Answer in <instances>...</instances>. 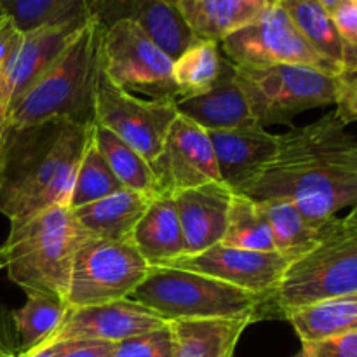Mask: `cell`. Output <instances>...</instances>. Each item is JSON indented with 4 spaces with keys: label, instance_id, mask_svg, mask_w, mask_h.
<instances>
[{
    "label": "cell",
    "instance_id": "obj_1",
    "mask_svg": "<svg viewBox=\"0 0 357 357\" xmlns=\"http://www.w3.org/2000/svg\"><path fill=\"white\" fill-rule=\"evenodd\" d=\"M237 194L288 199L310 222H326L357 204V138L337 112L279 135L272 162Z\"/></svg>",
    "mask_w": 357,
    "mask_h": 357
},
{
    "label": "cell",
    "instance_id": "obj_2",
    "mask_svg": "<svg viewBox=\"0 0 357 357\" xmlns=\"http://www.w3.org/2000/svg\"><path fill=\"white\" fill-rule=\"evenodd\" d=\"M93 124L70 119L21 128L7 124L0 166V213L13 222L54 206L70 208L73 181Z\"/></svg>",
    "mask_w": 357,
    "mask_h": 357
},
{
    "label": "cell",
    "instance_id": "obj_3",
    "mask_svg": "<svg viewBox=\"0 0 357 357\" xmlns=\"http://www.w3.org/2000/svg\"><path fill=\"white\" fill-rule=\"evenodd\" d=\"M87 237L91 236L66 206L13 220L0 244V271H6L26 295L66 302L73 257Z\"/></svg>",
    "mask_w": 357,
    "mask_h": 357
},
{
    "label": "cell",
    "instance_id": "obj_4",
    "mask_svg": "<svg viewBox=\"0 0 357 357\" xmlns=\"http://www.w3.org/2000/svg\"><path fill=\"white\" fill-rule=\"evenodd\" d=\"M103 30L89 16L54 63L10 105L7 124L21 128L51 119L93 124Z\"/></svg>",
    "mask_w": 357,
    "mask_h": 357
},
{
    "label": "cell",
    "instance_id": "obj_5",
    "mask_svg": "<svg viewBox=\"0 0 357 357\" xmlns=\"http://www.w3.org/2000/svg\"><path fill=\"white\" fill-rule=\"evenodd\" d=\"M129 298L149 307L162 319H211L251 314L261 319L265 298L211 275L152 265L145 281Z\"/></svg>",
    "mask_w": 357,
    "mask_h": 357
},
{
    "label": "cell",
    "instance_id": "obj_6",
    "mask_svg": "<svg viewBox=\"0 0 357 357\" xmlns=\"http://www.w3.org/2000/svg\"><path fill=\"white\" fill-rule=\"evenodd\" d=\"M234 77L261 128L291 124L296 115L337 101L338 75L310 66L234 65Z\"/></svg>",
    "mask_w": 357,
    "mask_h": 357
},
{
    "label": "cell",
    "instance_id": "obj_7",
    "mask_svg": "<svg viewBox=\"0 0 357 357\" xmlns=\"http://www.w3.org/2000/svg\"><path fill=\"white\" fill-rule=\"evenodd\" d=\"M357 293V236L338 230L300 260L293 261L275 291L265 300L264 317L282 316L296 307Z\"/></svg>",
    "mask_w": 357,
    "mask_h": 357
},
{
    "label": "cell",
    "instance_id": "obj_8",
    "mask_svg": "<svg viewBox=\"0 0 357 357\" xmlns=\"http://www.w3.org/2000/svg\"><path fill=\"white\" fill-rule=\"evenodd\" d=\"M149 268L131 241L87 237L73 257L66 305L77 309L129 298Z\"/></svg>",
    "mask_w": 357,
    "mask_h": 357
},
{
    "label": "cell",
    "instance_id": "obj_9",
    "mask_svg": "<svg viewBox=\"0 0 357 357\" xmlns=\"http://www.w3.org/2000/svg\"><path fill=\"white\" fill-rule=\"evenodd\" d=\"M101 68L115 86L152 100L176 98L173 59L132 21L121 20L103 30Z\"/></svg>",
    "mask_w": 357,
    "mask_h": 357
},
{
    "label": "cell",
    "instance_id": "obj_10",
    "mask_svg": "<svg viewBox=\"0 0 357 357\" xmlns=\"http://www.w3.org/2000/svg\"><path fill=\"white\" fill-rule=\"evenodd\" d=\"M178 117L174 98H138L115 86L103 68L94 93V124H100L142 153L152 166Z\"/></svg>",
    "mask_w": 357,
    "mask_h": 357
},
{
    "label": "cell",
    "instance_id": "obj_11",
    "mask_svg": "<svg viewBox=\"0 0 357 357\" xmlns=\"http://www.w3.org/2000/svg\"><path fill=\"white\" fill-rule=\"evenodd\" d=\"M220 49L232 65H300L340 75V70L309 44L279 3L257 21L227 35Z\"/></svg>",
    "mask_w": 357,
    "mask_h": 357
},
{
    "label": "cell",
    "instance_id": "obj_12",
    "mask_svg": "<svg viewBox=\"0 0 357 357\" xmlns=\"http://www.w3.org/2000/svg\"><path fill=\"white\" fill-rule=\"evenodd\" d=\"M164 265L211 275L267 300L284 278L291 260L278 251L241 250L220 243L202 253L180 257Z\"/></svg>",
    "mask_w": 357,
    "mask_h": 357
},
{
    "label": "cell",
    "instance_id": "obj_13",
    "mask_svg": "<svg viewBox=\"0 0 357 357\" xmlns=\"http://www.w3.org/2000/svg\"><path fill=\"white\" fill-rule=\"evenodd\" d=\"M152 169L160 194L173 195L220 180L209 132L183 115L174 119Z\"/></svg>",
    "mask_w": 357,
    "mask_h": 357
},
{
    "label": "cell",
    "instance_id": "obj_14",
    "mask_svg": "<svg viewBox=\"0 0 357 357\" xmlns=\"http://www.w3.org/2000/svg\"><path fill=\"white\" fill-rule=\"evenodd\" d=\"M167 321L132 298L101 305L77 307L66 312L56 333L45 344L66 340L119 342L166 326Z\"/></svg>",
    "mask_w": 357,
    "mask_h": 357
},
{
    "label": "cell",
    "instance_id": "obj_15",
    "mask_svg": "<svg viewBox=\"0 0 357 357\" xmlns=\"http://www.w3.org/2000/svg\"><path fill=\"white\" fill-rule=\"evenodd\" d=\"M86 9L103 28L121 20L132 21L173 61L201 40L188 28L176 3L169 0H87Z\"/></svg>",
    "mask_w": 357,
    "mask_h": 357
},
{
    "label": "cell",
    "instance_id": "obj_16",
    "mask_svg": "<svg viewBox=\"0 0 357 357\" xmlns=\"http://www.w3.org/2000/svg\"><path fill=\"white\" fill-rule=\"evenodd\" d=\"M208 132L220 180L236 194L272 162L279 149V135L258 124Z\"/></svg>",
    "mask_w": 357,
    "mask_h": 357
},
{
    "label": "cell",
    "instance_id": "obj_17",
    "mask_svg": "<svg viewBox=\"0 0 357 357\" xmlns=\"http://www.w3.org/2000/svg\"><path fill=\"white\" fill-rule=\"evenodd\" d=\"M234 190L222 180L173 194L185 239V255H197L223 241Z\"/></svg>",
    "mask_w": 357,
    "mask_h": 357
},
{
    "label": "cell",
    "instance_id": "obj_18",
    "mask_svg": "<svg viewBox=\"0 0 357 357\" xmlns=\"http://www.w3.org/2000/svg\"><path fill=\"white\" fill-rule=\"evenodd\" d=\"M87 20L89 16L75 17L23 33L20 47L6 72L10 105L37 82L38 77L54 63Z\"/></svg>",
    "mask_w": 357,
    "mask_h": 357
},
{
    "label": "cell",
    "instance_id": "obj_19",
    "mask_svg": "<svg viewBox=\"0 0 357 357\" xmlns=\"http://www.w3.org/2000/svg\"><path fill=\"white\" fill-rule=\"evenodd\" d=\"M178 115L190 119L206 131H223L257 124L243 91L234 77V65L225 58L215 86L199 96L174 98Z\"/></svg>",
    "mask_w": 357,
    "mask_h": 357
},
{
    "label": "cell",
    "instance_id": "obj_20",
    "mask_svg": "<svg viewBox=\"0 0 357 357\" xmlns=\"http://www.w3.org/2000/svg\"><path fill=\"white\" fill-rule=\"evenodd\" d=\"M271 229L272 241L278 253L296 261L330 239L340 225V218L326 222H310L288 199H265L257 201Z\"/></svg>",
    "mask_w": 357,
    "mask_h": 357
},
{
    "label": "cell",
    "instance_id": "obj_21",
    "mask_svg": "<svg viewBox=\"0 0 357 357\" xmlns=\"http://www.w3.org/2000/svg\"><path fill=\"white\" fill-rule=\"evenodd\" d=\"M253 321L251 314L169 321L173 357H234L241 335Z\"/></svg>",
    "mask_w": 357,
    "mask_h": 357
},
{
    "label": "cell",
    "instance_id": "obj_22",
    "mask_svg": "<svg viewBox=\"0 0 357 357\" xmlns=\"http://www.w3.org/2000/svg\"><path fill=\"white\" fill-rule=\"evenodd\" d=\"M131 243L146 264L164 265L185 255V239L171 194L155 195L136 225Z\"/></svg>",
    "mask_w": 357,
    "mask_h": 357
},
{
    "label": "cell",
    "instance_id": "obj_23",
    "mask_svg": "<svg viewBox=\"0 0 357 357\" xmlns=\"http://www.w3.org/2000/svg\"><path fill=\"white\" fill-rule=\"evenodd\" d=\"M152 199L142 192L122 188L108 197L72 211L91 237L107 241H131L132 232Z\"/></svg>",
    "mask_w": 357,
    "mask_h": 357
},
{
    "label": "cell",
    "instance_id": "obj_24",
    "mask_svg": "<svg viewBox=\"0 0 357 357\" xmlns=\"http://www.w3.org/2000/svg\"><path fill=\"white\" fill-rule=\"evenodd\" d=\"M302 344L357 331V293L333 296L284 314Z\"/></svg>",
    "mask_w": 357,
    "mask_h": 357
},
{
    "label": "cell",
    "instance_id": "obj_25",
    "mask_svg": "<svg viewBox=\"0 0 357 357\" xmlns=\"http://www.w3.org/2000/svg\"><path fill=\"white\" fill-rule=\"evenodd\" d=\"M93 135L98 149L103 153L108 166L112 167L122 187L142 192L150 197L160 195L155 173L142 153L136 152L124 139H121L117 135L100 124H93Z\"/></svg>",
    "mask_w": 357,
    "mask_h": 357
},
{
    "label": "cell",
    "instance_id": "obj_26",
    "mask_svg": "<svg viewBox=\"0 0 357 357\" xmlns=\"http://www.w3.org/2000/svg\"><path fill=\"white\" fill-rule=\"evenodd\" d=\"M278 3L309 44L342 73L344 49L330 10L319 0H278Z\"/></svg>",
    "mask_w": 357,
    "mask_h": 357
},
{
    "label": "cell",
    "instance_id": "obj_27",
    "mask_svg": "<svg viewBox=\"0 0 357 357\" xmlns=\"http://www.w3.org/2000/svg\"><path fill=\"white\" fill-rule=\"evenodd\" d=\"M225 56L218 42L197 40L173 61L176 98L199 96L215 86L223 70Z\"/></svg>",
    "mask_w": 357,
    "mask_h": 357
},
{
    "label": "cell",
    "instance_id": "obj_28",
    "mask_svg": "<svg viewBox=\"0 0 357 357\" xmlns=\"http://www.w3.org/2000/svg\"><path fill=\"white\" fill-rule=\"evenodd\" d=\"M66 312L68 305L63 300L44 295H26L23 307L10 310L21 356L44 345L56 333Z\"/></svg>",
    "mask_w": 357,
    "mask_h": 357
},
{
    "label": "cell",
    "instance_id": "obj_29",
    "mask_svg": "<svg viewBox=\"0 0 357 357\" xmlns=\"http://www.w3.org/2000/svg\"><path fill=\"white\" fill-rule=\"evenodd\" d=\"M176 6L201 40L220 44L227 35L250 24L236 0H178Z\"/></svg>",
    "mask_w": 357,
    "mask_h": 357
},
{
    "label": "cell",
    "instance_id": "obj_30",
    "mask_svg": "<svg viewBox=\"0 0 357 357\" xmlns=\"http://www.w3.org/2000/svg\"><path fill=\"white\" fill-rule=\"evenodd\" d=\"M222 244L253 251H275L271 229L255 199L234 192Z\"/></svg>",
    "mask_w": 357,
    "mask_h": 357
},
{
    "label": "cell",
    "instance_id": "obj_31",
    "mask_svg": "<svg viewBox=\"0 0 357 357\" xmlns=\"http://www.w3.org/2000/svg\"><path fill=\"white\" fill-rule=\"evenodd\" d=\"M122 183L117 180L107 159L98 149L94 142L93 129L84 149L79 169H77L75 181H73L72 197H70V209L82 208V206L96 202L100 199L108 197L115 192L122 190Z\"/></svg>",
    "mask_w": 357,
    "mask_h": 357
},
{
    "label": "cell",
    "instance_id": "obj_32",
    "mask_svg": "<svg viewBox=\"0 0 357 357\" xmlns=\"http://www.w3.org/2000/svg\"><path fill=\"white\" fill-rule=\"evenodd\" d=\"M0 6L21 33L89 16L84 0H0Z\"/></svg>",
    "mask_w": 357,
    "mask_h": 357
},
{
    "label": "cell",
    "instance_id": "obj_33",
    "mask_svg": "<svg viewBox=\"0 0 357 357\" xmlns=\"http://www.w3.org/2000/svg\"><path fill=\"white\" fill-rule=\"evenodd\" d=\"M112 357H173V340L169 326L146 331L115 344Z\"/></svg>",
    "mask_w": 357,
    "mask_h": 357
},
{
    "label": "cell",
    "instance_id": "obj_34",
    "mask_svg": "<svg viewBox=\"0 0 357 357\" xmlns=\"http://www.w3.org/2000/svg\"><path fill=\"white\" fill-rule=\"evenodd\" d=\"M344 49L342 72L357 70V0H344L331 13Z\"/></svg>",
    "mask_w": 357,
    "mask_h": 357
},
{
    "label": "cell",
    "instance_id": "obj_35",
    "mask_svg": "<svg viewBox=\"0 0 357 357\" xmlns=\"http://www.w3.org/2000/svg\"><path fill=\"white\" fill-rule=\"evenodd\" d=\"M302 349L309 357H357V331L305 342Z\"/></svg>",
    "mask_w": 357,
    "mask_h": 357
},
{
    "label": "cell",
    "instance_id": "obj_36",
    "mask_svg": "<svg viewBox=\"0 0 357 357\" xmlns=\"http://www.w3.org/2000/svg\"><path fill=\"white\" fill-rule=\"evenodd\" d=\"M335 107V112L345 124L357 122V70L342 72L337 77Z\"/></svg>",
    "mask_w": 357,
    "mask_h": 357
},
{
    "label": "cell",
    "instance_id": "obj_37",
    "mask_svg": "<svg viewBox=\"0 0 357 357\" xmlns=\"http://www.w3.org/2000/svg\"><path fill=\"white\" fill-rule=\"evenodd\" d=\"M58 344L61 357H112L115 351L114 342L105 340H66Z\"/></svg>",
    "mask_w": 357,
    "mask_h": 357
},
{
    "label": "cell",
    "instance_id": "obj_38",
    "mask_svg": "<svg viewBox=\"0 0 357 357\" xmlns=\"http://www.w3.org/2000/svg\"><path fill=\"white\" fill-rule=\"evenodd\" d=\"M0 357H21L20 340L13 317L2 303H0Z\"/></svg>",
    "mask_w": 357,
    "mask_h": 357
},
{
    "label": "cell",
    "instance_id": "obj_39",
    "mask_svg": "<svg viewBox=\"0 0 357 357\" xmlns=\"http://www.w3.org/2000/svg\"><path fill=\"white\" fill-rule=\"evenodd\" d=\"M9 108H10L9 84H7L6 68H2V66H0V126H7Z\"/></svg>",
    "mask_w": 357,
    "mask_h": 357
},
{
    "label": "cell",
    "instance_id": "obj_40",
    "mask_svg": "<svg viewBox=\"0 0 357 357\" xmlns=\"http://www.w3.org/2000/svg\"><path fill=\"white\" fill-rule=\"evenodd\" d=\"M340 234L344 236H357V204L345 218H340Z\"/></svg>",
    "mask_w": 357,
    "mask_h": 357
},
{
    "label": "cell",
    "instance_id": "obj_41",
    "mask_svg": "<svg viewBox=\"0 0 357 357\" xmlns=\"http://www.w3.org/2000/svg\"><path fill=\"white\" fill-rule=\"evenodd\" d=\"M21 357H61V347H59L58 342H54V344H44L35 349V351L28 352V354Z\"/></svg>",
    "mask_w": 357,
    "mask_h": 357
},
{
    "label": "cell",
    "instance_id": "obj_42",
    "mask_svg": "<svg viewBox=\"0 0 357 357\" xmlns=\"http://www.w3.org/2000/svg\"><path fill=\"white\" fill-rule=\"evenodd\" d=\"M321 3H323L324 7H326L328 10H330V13H333L335 9H337L338 6H340L342 2H344V0H319Z\"/></svg>",
    "mask_w": 357,
    "mask_h": 357
},
{
    "label": "cell",
    "instance_id": "obj_43",
    "mask_svg": "<svg viewBox=\"0 0 357 357\" xmlns=\"http://www.w3.org/2000/svg\"><path fill=\"white\" fill-rule=\"evenodd\" d=\"M6 131H7V126H0V166H2L3 143H6Z\"/></svg>",
    "mask_w": 357,
    "mask_h": 357
},
{
    "label": "cell",
    "instance_id": "obj_44",
    "mask_svg": "<svg viewBox=\"0 0 357 357\" xmlns=\"http://www.w3.org/2000/svg\"><path fill=\"white\" fill-rule=\"evenodd\" d=\"M3 20H6V14H3V9H2V6H0V23H2Z\"/></svg>",
    "mask_w": 357,
    "mask_h": 357
},
{
    "label": "cell",
    "instance_id": "obj_45",
    "mask_svg": "<svg viewBox=\"0 0 357 357\" xmlns=\"http://www.w3.org/2000/svg\"><path fill=\"white\" fill-rule=\"evenodd\" d=\"M293 357H309V356H307V354H305V351H303V349H302V351H300L298 354H295Z\"/></svg>",
    "mask_w": 357,
    "mask_h": 357
},
{
    "label": "cell",
    "instance_id": "obj_46",
    "mask_svg": "<svg viewBox=\"0 0 357 357\" xmlns=\"http://www.w3.org/2000/svg\"><path fill=\"white\" fill-rule=\"evenodd\" d=\"M169 2H173V3H176V2H178V0H169Z\"/></svg>",
    "mask_w": 357,
    "mask_h": 357
},
{
    "label": "cell",
    "instance_id": "obj_47",
    "mask_svg": "<svg viewBox=\"0 0 357 357\" xmlns=\"http://www.w3.org/2000/svg\"><path fill=\"white\" fill-rule=\"evenodd\" d=\"M84 2H87V0H84Z\"/></svg>",
    "mask_w": 357,
    "mask_h": 357
}]
</instances>
